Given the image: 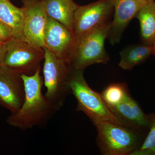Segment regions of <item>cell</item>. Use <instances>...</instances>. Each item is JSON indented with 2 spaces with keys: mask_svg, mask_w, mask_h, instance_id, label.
Here are the masks:
<instances>
[{
  "mask_svg": "<svg viewBox=\"0 0 155 155\" xmlns=\"http://www.w3.org/2000/svg\"><path fill=\"white\" fill-rule=\"evenodd\" d=\"M41 71V67L33 75H21L25 85V98L19 110L7 118L11 126L22 130L30 129L43 124L57 111L43 94L44 80Z\"/></svg>",
  "mask_w": 155,
  "mask_h": 155,
  "instance_id": "6da1fadb",
  "label": "cell"
},
{
  "mask_svg": "<svg viewBox=\"0 0 155 155\" xmlns=\"http://www.w3.org/2000/svg\"><path fill=\"white\" fill-rule=\"evenodd\" d=\"M83 72V70L72 68L69 76L70 92L77 101L76 110L84 113L94 125L106 121L123 125L103 99L101 94L94 91L89 86Z\"/></svg>",
  "mask_w": 155,
  "mask_h": 155,
  "instance_id": "7a4b0ae2",
  "label": "cell"
},
{
  "mask_svg": "<svg viewBox=\"0 0 155 155\" xmlns=\"http://www.w3.org/2000/svg\"><path fill=\"white\" fill-rule=\"evenodd\" d=\"M110 22L90 31L75 40L69 63L72 69L83 70L94 64H107L110 58L105 48Z\"/></svg>",
  "mask_w": 155,
  "mask_h": 155,
  "instance_id": "3957f363",
  "label": "cell"
},
{
  "mask_svg": "<svg viewBox=\"0 0 155 155\" xmlns=\"http://www.w3.org/2000/svg\"><path fill=\"white\" fill-rule=\"evenodd\" d=\"M95 126L97 143L104 155H130L141 145L143 136L130 127L112 121H103Z\"/></svg>",
  "mask_w": 155,
  "mask_h": 155,
  "instance_id": "277c9868",
  "label": "cell"
},
{
  "mask_svg": "<svg viewBox=\"0 0 155 155\" xmlns=\"http://www.w3.org/2000/svg\"><path fill=\"white\" fill-rule=\"evenodd\" d=\"M44 84L45 95L58 111L64 104L70 92L69 81L72 68L67 60L59 58L48 48L44 47Z\"/></svg>",
  "mask_w": 155,
  "mask_h": 155,
  "instance_id": "5b68a950",
  "label": "cell"
},
{
  "mask_svg": "<svg viewBox=\"0 0 155 155\" xmlns=\"http://www.w3.org/2000/svg\"><path fill=\"white\" fill-rule=\"evenodd\" d=\"M44 58L43 49L33 46L24 40L13 38L7 43L3 65L20 75H31L41 67Z\"/></svg>",
  "mask_w": 155,
  "mask_h": 155,
  "instance_id": "8992f818",
  "label": "cell"
},
{
  "mask_svg": "<svg viewBox=\"0 0 155 155\" xmlns=\"http://www.w3.org/2000/svg\"><path fill=\"white\" fill-rule=\"evenodd\" d=\"M114 9L111 0H99L86 5L78 6L73 21L75 40L90 31L110 22Z\"/></svg>",
  "mask_w": 155,
  "mask_h": 155,
  "instance_id": "52a82bcc",
  "label": "cell"
},
{
  "mask_svg": "<svg viewBox=\"0 0 155 155\" xmlns=\"http://www.w3.org/2000/svg\"><path fill=\"white\" fill-rule=\"evenodd\" d=\"M22 2L23 38L31 45L43 49L48 16L42 0H22Z\"/></svg>",
  "mask_w": 155,
  "mask_h": 155,
  "instance_id": "ba28073f",
  "label": "cell"
},
{
  "mask_svg": "<svg viewBox=\"0 0 155 155\" xmlns=\"http://www.w3.org/2000/svg\"><path fill=\"white\" fill-rule=\"evenodd\" d=\"M24 81L18 72L4 65L0 66V106L17 112L25 98Z\"/></svg>",
  "mask_w": 155,
  "mask_h": 155,
  "instance_id": "9c48e42d",
  "label": "cell"
},
{
  "mask_svg": "<svg viewBox=\"0 0 155 155\" xmlns=\"http://www.w3.org/2000/svg\"><path fill=\"white\" fill-rule=\"evenodd\" d=\"M75 42L72 31L62 23L48 17L44 33L45 47L69 62Z\"/></svg>",
  "mask_w": 155,
  "mask_h": 155,
  "instance_id": "30bf717a",
  "label": "cell"
},
{
  "mask_svg": "<svg viewBox=\"0 0 155 155\" xmlns=\"http://www.w3.org/2000/svg\"><path fill=\"white\" fill-rule=\"evenodd\" d=\"M115 11L114 20L111 22L107 38L111 44L118 43L126 27L146 0H111Z\"/></svg>",
  "mask_w": 155,
  "mask_h": 155,
  "instance_id": "8fae6325",
  "label": "cell"
},
{
  "mask_svg": "<svg viewBox=\"0 0 155 155\" xmlns=\"http://www.w3.org/2000/svg\"><path fill=\"white\" fill-rule=\"evenodd\" d=\"M110 108L123 125L144 135L145 130L149 128V115L130 94L118 105Z\"/></svg>",
  "mask_w": 155,
  "mask_h": 155,
  "instance_id": "7c38bea8",
  "label": "cell"
},
{
  "mask_svg": "<svg viewBox=\"0 0 155 155\" xmlns=\"http://www.w3.org/2000/svg\"><path fill=\"white\" fill-rule=\"evenodd\" d=\"M48 17L62 23L73 32V21L78 5L73 0H42Z\"/></svg>",
  "mask_w": 155,
  "mask_h": 155,
  "instance_id": "4fadbf2b",
  "label": "cell"
},
{
  "mask_svg": "<svg viewBox=\"0 0 155 155\" xmlns=\"http://www.w3.org/2000/svg\"><path fill=\"white\" fill-rule=\"evenodd\" d=\"M23 11L9 0H0V22L11 31L14 38L24 40Z\"/></svg>",
  "mask_w": 155,
  "mask_h": 155,
  "instance_id": "5bb4252c",
  "label": "cell"
},
{
  "mask_svg": "<svg viewBox=\"0 0 155 155\" xmlns=\"http://www.w3.org/2000/svg\"><path fill=\"white\" fill-rule=\"evenodd\" d=\"M135 17L139 21L143 44L152 46L155 39V0L148 2L140 9Z\"/></svg>",
  "mask_w": 155,
  "mask_h": 155,
  "instance_id": "9a60e30c",
  "label": "cell"
},
{
  "mask_svg": "<svg viewBox=\"0 0 155 155\" xmlns=\"http://www.w3.org/2000/svg\"><path fill=\"white\" fill-rule=\"evenodd\" d=\"M152 54L151 46L134 45L125 48L120 53L119 66L125 70H130L142 64Z\"/></svg>",
  "mask_w": 155,
  "mask_h": 155,
  "instance_id": "2e32d148",
  "label": "cell"
},
{
  "mask_svg": "<svg viewBox=\"0 0 155 155\" xmlns=\"http://www.w3.org/2000/svg\"><path fill=\"white\" fill-rule=\"evenodd\" d=\"M128 94L127 84L124 82L111 84L101 94L103 99L110 107L118 105Z\"/></svg>",
  "mask_w": 155,
  "mask_h": 155,
  "instance_id": "e0dca14e",
  "label": "cell"
},
{
  "mask_svg": "<svg viewBox=\"0 0 155 155\" xmlns=\"http://www.w3.org/2000/svg\"><path fill=\"white\" fill-rule=\"evenodd\" d=\"M149 117L148 133L140 146L130 155H155V113Z\"/></svg>",
  "mask_w": 155,
  "mask_h": 155,
  "instance_id": "ac0fdd59",
  "label": "cell"
},
{
  "mask_svg": "<svg viewBox=\"0 0 155 155\" xmlns=\"http://www.w3.org/2000/svg\"><path fill=\"white\" fill-rule=\"evenodd\" d=\"M13 38V35L10 29L0 22V44L7 43Z\"/></svg>",
  "mask_w": 155,
  "mask_h": 155,
  "instance_id": "d6986e66",
  "label": "cell"
},
{
  "mask_svg": "<svg viewBox=\"0 0 155 155\" xmlns=\"http://www.w3.org/2000/svg\"><path fill=\"white\" fill-rule=\"evenodd\" d=\"M8 43V42H7ZM7 43L0 44V66L2 65L5 55L7 47Z\"/></svg>",
  "mask_w": 155,
  "mask_h": 155,
  "instance_id": "ffe728a7",
  "label": "cell"
},
{
  "mask_svg": "<svg viewBox=\"0 0 155 155\" xmlns=\"http://www.w3.org/2000/svg\"><path fill=\"white\" fill-rule=\"evenodd\" d=\"M151 46L152 48V54L155 56V39Z\"/></svg>",
  "mask_w": 155,
  "mask_h": 155,
  "instance_id": "44dd1931",
  "label": "cell"
},
{
  "mask_svg": "<svg viewBox=\"0 0 155 155\" xmlns=\"http://www.w3.org/2000/svg\"><path fill=\"white\" fill-rule=\"evenodd\" d=\"M147 2H151V1H155V0H146Z\"/></svg>",
  "mask_w": 155,
  "mask_h": 155,
  "instance_id": "7402d4cb",
  "label": "cell"
}]
</instances>
